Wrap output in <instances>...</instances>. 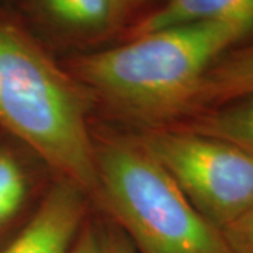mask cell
I'll return each mask as SVG.
<instances>
[{"label": "cell", "instance_id": "52a82bcc", "mask_svg": "<svg viewBox=\"0 0 253 253\" xmlns=\"http://www.w3.org/2000/svg\"><path fill=\"white\" fill-rule=\"evenodd\" d=\"M34 4L44 20L75 36L114 28L132 6L131 0H34Z\"/></svg>", "mask_w": 253, "mask_h": 253}, {"label": "cell", "instance_id": "4fadbf2b", "mask_svg": "<svg viewBox=\"0 0 253 253\" xmlns=\"http://www.w3.org/2000/svg\"><path fill=\"white\" fill-rule=\"evenodd\" d=\"M69 253H100L99 228L93 222H84Z\"/></svg>", "mask_w": 253, "mask_h": 253}, {"label": "cell", "instance_id": "ba28073f", "mask_svg": "<svg viewBox=\"0 0 253 253\" xmlns=\"http://www.w3.org/2000/svg\"><path fill=\"white\" fill-rule=\"evenodd\" d=\"M253 96V44L219 58L200 82L193 110Z\"/></svg>", "mask_w": 253, "mask_h": 253}, {"label": "cell", "instance_id": "7c38bea8", "mask_svg": "<svg viewBox=\"0 0 253 253\" xmlns=\"http://www.w3.org/2000/svg\"><path fill=\"white\" fill-rule=\"evenodd\" d=\"M100 253H136L124 232L113 222L100 225Z\"/></svg>", "mask_w": 253, "mask_h": 253}, {"label": "cell", "instance_id": "8fae6325", "mask_svg": "<svg viewBox=\"0 0 253 253\" xmlns=\"http://www.w3.org/2000/svg\"><path fill=\"white\" fill-rule=\"evenodd\" d=\"M232 253H253V206L222 229Z\"/></svg>", "mask_w": 253, "mask_h": 253}, {"label": "cell", "instance_id": "9c48e42d", "mask_svg": "<svg viewBox=\"0 0 253 253\" xmlns=\"http://www.w3.org/2000/svg\"><path fill=\"white\" fill-rule=\"evenodd\" d=\"M31 179L26 162L14 145L0 141V244L27 206Z\"/></svg>", "mask_w": 253, "mask_h": 253}, {"label": "cell", "instance_id": "30bf717a", "mask_svg": "<svg viewBox=\"0 0 253 253\" xmlns=\"http://www.w3.org/2000/svg\"><path fill=\"white\" fill-rule=\"evenodd\" d=\"M189 129L232 142L253 155V96L201 116Z\"/></svg>", "mask_w": 253, "mask_h": 253}, {"label": "cell", "instance_id": "5b68a950", "mask_svg": "<svg viewBox=\"0 0 253 253\" xmlns=\"http://www.w3.org/2000/svg\"><path fill=\"white\" fill-rule=\"evenodd\" d=\"M84 212L83 190L62 179L0 253H69L84 224Z\"/></svg>", "mask_w": 253, "mask_h": 253}, {"label": "cell", "instance_id": "5bb4252c", "mask_svg": "<svg viewBox=\"0 0 253 253\" xmlns=\"http://www.w3.org/2000/svg\"><path fill=\"white\" fill-rule=\"evenodd\" d=\"M136 1H141V0H131V3H132V4H135Z\"/></svg>", "mask_w": 253, "mask_h": 253}, {"label": "cell", "instance_id": "7a4b0ae2", "mask_svg": "<svg viewBox=\"0 0 253 253\" xmlns=\"http://www.w3.org/2000/svg\"><path fill=\"white\" fill-rule=\"evenodd\" d=\"M253 28L201 21L162 28L72 59L71 73L126 116L161 121L193 110L208 69Z\"/></svg>", "mask_w": 253, "mask_h": 253}, {"label": "cell", "instance_id": "8992f818", "mask_svg": "<svg viewBox=\"0 0 253 253\" xmlns=\"http://www.w3.org/2000/svg\"><path fill=\"white\" fill-rule=\"evenodd\" d=\"M201 21L239 23L253 28V0H166L136 23L131 38Z\"/></svg>", "mask_w": 253, "mask_h": 253}, {"label": "cell", "instance_id": "277c9868", "mask_svg": "<svg viewBox=\"0 0 253 253\" xmlns=\"http://www.w3.org/2000/svg\"><path fill=\"white\" fill-rule=\"evenodd\" d=\"M193 207L221 231L253 206V155L191 129H152L135 139Z\"/></svg>", "mask_w": 253, "mask_h": 253}, {"label": "cell", "instance_id": "6da1fadb", "mask_svg": "<svg viewBox=\"0 0 253 253\" xmlns=\"http://www.w3.org/2000/svg\"><path fill=\"white\" fill-rule=\"evenodd\" d=\"M89 91L0 7V129L83 191L97 190Z\"/></svg>", "mask_w": 253, "mask_h": 253}, {"label": "cell", "instance_id": "3957f363", "mask_svg": "<svg viewBox=\"0 0 253 253\" xmlns=\"http://www.w3.org/2000/svg\"><path fill=\"white\" fill-rule=\"evenodd\" d=\"M97 190L136 253H232L169 173L135 139L94 146Z\"/></svg>", "mask_w": 253, "mask_h": 253}]
</instances>
